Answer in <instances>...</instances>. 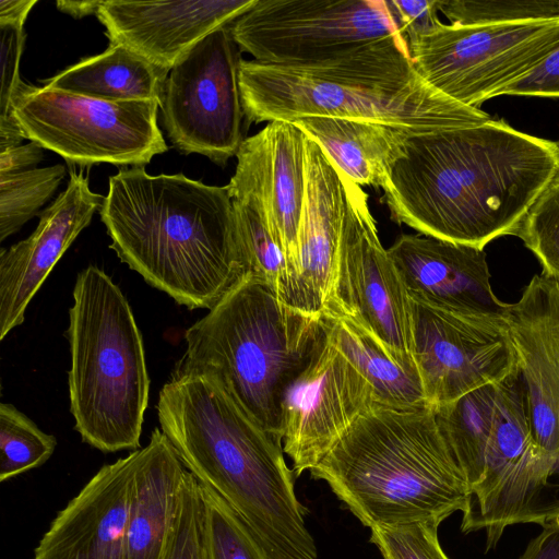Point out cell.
Segmentation results:
<instances>
[{
	"instance_id": "7402d4cb",
	"label": "cell",
	"mask_w": 559,
	"mask_h": 559,
	"mask_svg": "<svg viewBox=\"0 0 559 559\" xmlns=\"http://www.w3.org/2000/svg\"><path fill=\"white\" fill-rule=\"evenodd\" d=\"M306 141V133L294 122L276 120L246 138L237 152L259 180L270 219L290 264L292 283L305 200Z\"/></svg>"
},
{
	"instance_id": "5b68a950",
	"label": "cell",
	"mask_w": 559,
	"mask_h": 559,
	"mask_svg": "<svg viewBox=\"0 0 559 559\" xmlns=\"http://www.w3.org/2000/svg\"><path fill=\"white\" fill-rule=\"evenodd\" d=\"M367 527L440 525L469 488L429 406L376 405L310 471Z\"/></svg>"
},
{
	"instance_id": "ffe728a7",
	"label": "cell",
	"mask_w": 559,
	"mask_h": 559,
	"mask_svg": "<svg viewBox=\"0 0 559 559\" xmlns=\"http://www.w3.org/2000/svg\"><path fill=\"white\" fill-rule=\"evenodd\" d=\"M257 0L103 1L96 16L110 43L171 70L202 38L249 11Z\"/></svg>"
},
{
	"instance_id": "3957f363",
	"label": "cell",
	"mask_w": 559,
	"mask_h": 559,
	"mask_svg": "<svg viewBox=\"0 0 559 559\" xmlns=\"http://www.w3.org/2000/svg\"><path fill=\"white\" fill-rule=\"evenodd\" d=\"M157 415L186 468L226 501L266 559H318L280 439L201 374L173 372Z\"/></svg>"
},
{
	"instance_id": "603a6c76",
	"label": "cell",
	"mask_w": 559,
	"mask_h": 559,
	"mask_svg": "<svg viewBox=\"0 0 559 559\" xmlns=\"http://www.w3.org/2000/svg\"><path fill=\"white\" fill-rule=\"evenodd\" d=\"M187 468L160 429L139 449L127 527L128 559H162Z\"/></svg>"
},
{
	"instance_id": "4fadbf2b",
	"label": "cell",
	"mask_w": 559,
	"mask_h": 559,
	"mask_svg": "<svg viewBox=\"0 0 559 559\" xmlns=\"http://www.w3.org/2000/svg\"><path fill=\"white\" fill-rule=\"evenodd\" d=\"M554 455L532 436L525 390L515 372L497 385V401L481 480L469 489L462 513L464 534L484 530L485 551L495 549L508 526L520 524L545 485Z\"/></svg>"
},
{
	"instance_id": "ab89813d",
	"label": "cell",
	"mask_w": 559,
	"mask_h": 559,
	"mask_svg": "<svg viewBox=\"0 0 559 559\" xmlns=\"http://www.w3.org/2000/svg\"><path fill=\"white\" fill-rule=\"evenodd\" d=\"M44 151L36 142L19 145L0 152V175L16 174L33 169L44 159Z\"/></svg>"
},
{
	"instance_id": "30bf717a",
	"label": "cell",
	"mask_w": 559,
	"mask_h": 559,
	"mask_svg": "<svg viewBox=\"0 0 559 559\" xmlns=\"http://www.w3.org/2000/svg\"><path fill=\"white\" fill-rule=\"evenodd\" d=\"M230 29L241 51L272 66L319 64L378 41H406L385 0H257Z\"/></svg>"
},
{
	"instance_id": "277c9868",
	"label": "cell",
	"mask_w": 559,
	"mask_h": 559,
	"mask_svg": "<svg viewBox=\"0 0 559 559\" xmlns=\"http://www.w3.org/2000/svg\"><path fill=\"white\" fill-rule=\"evenodd\" d=\"M239 88L247 121L305 117L365 120L415 134L471 128L491 117L429 85L408 45L386 39L312 66H272L241 60Z\"/></svg>"
},
{
	"instance_id": "5bb4252c",
	"label": "cell",
	"mask_w": 559,
	"mask_h": 559,
	"mask_svg": "<svg viewBox=\"0 0 559 559\" xmlns=\"http://www.w3.org/2000/svg\"><path fill=\"white\" fill-rule=\"evenodd\" d=\"M413 356L430 408L519 371L507 322L464 316L411 299Z\"/></svg>"
},
{
	"instance_id": "7a4b0ae2",
	"label": "cell",
	"mask_w": 559,
	"mask_h": 559,
	"mask_svg": "<svg viewBox=\"0 0 559 559\" xmlns=\"http://www.w3.org/2000/svg\"><path fill=\"white\" fill-rule=\"evenodd\" d=\"M99 213L118 258L189 309H213L247 277L228 185L120 169Z\"/></svg>"
},
{
	"instance_id": "f35d334b",
	"label": "cell",
	"mask_w": 559,
	"mask_h": 559,
	"mask_svg": "<svg viewBox=\"0 0 559 559\" xmlns=\"http://www.w3.org/2000/svg\"><path fill=\"white\" fill-rule=\"evenodd\" d=\"M559 518V451L554 456L546 484L531 506L524 523L544 524Z\"/></svg>"
},
{
	"instance_id": "b9f144b4",
	"label": "cell",
	"mask_w": 559,
	"mask_h": 559,
	"mask_svg": "<svg viewBox=\"0 0 559 559\" xmlns=\"http://www.w3.org/2000/svg\"><path fill=\"white\" fill-rule=\"evenodd\" d=\"M37 0H0V25L24 27L29 11Z\"/></svg>"
},
{
	"instance_id": "d6a6232c",
	"label": "cell",
	"mask_w": 559,
	"mask_h": 559,
	"mask_svg": "<svg viewBox=\"0 0 559 559\" xmlns=\"http://www.w3.org/2000/svg\"><path fill=\"white\" fill-rule=\"evenodd\" d=\"M206 502L201 483L187 471L162 559H206Z\"/></svg>"
},
{
	"instance_id": "9c48e42d",
	"label": "cell",
	"mask_w": 559,
	"mask_h": 559,
	"mask_svg": "<svg viewBox=\"0 0 559 559\" xmlns=\"http://www.w3.org/2000/svg\"><path fill=\"white\" fill-rule=\"evenodd\" d=\"M559 48V19L520 23H440L408 44L421 78L473 108L534 71Z\"/></svg>"
},
{
	"instance_id": "7c38bea8",
	"label": "cell",
	"mask_w": 559,
	"mask_h": 559,
	"mask_svg": "<svg viewBox=\"0 0 559 559\" xmlns=\"http://www.w3.org/2000/svg\"><path fill=\"white\" fill-rule=\"evenodd\" d=\"M240 51L230 24L224 25L169 71L160 108L167 136L180 152L204 155L219 166L236 156L245 140Z\"/></svg>"
},
{
	"instance_id": "f1b7e54d",
	"label": "cell",
	"mask_w": 559,
	"mask_h": 559,
	"mask_svg": "<svg viewBox=\"0 0 559 559\" xmlns=\"http://www.w3.org/2000/svg\"><path fill=\"white\" fill-rule=\"evenodd\" d=\"M64 176L66 167L61 164L0 175V241L37 214Z\"/></svg>"
},
{
	"instance_id": "7bdbcfd3",
	"label": "cell",
	"mask_w": 559,
	"mask_h": 559,
	"mask_svg": "<svg viewBox=\"0 0 559 559\" xmlns=\"http://www.w3.org/2000/svg\"><path fill=\"white\" fill-rule=\"evenodd\" d=\"M102 3V0H58L56 2V7L59 11L67 13L74 19H82L88 15H96Z\"/></svg>"
},
{
	"instance_id": "d4e9b609",
	"label": "cell",
	"mask_w": 559,
	"mask_h": 559,
	"mask_svg": "<svg viewBox=\"0 0 559 559\" xmlns=\"http://www.w3.org/2000/svg\"><path fill=\"white\" fill-rule=\"evenodd\" d=\"M168 74L169 70L127 46L110 43L104 52L67 68L45 86L106 102L154 99L162 104Z\"/></svg>"
},
{
	"instance_id": "52a82bcc",
	"label": "cell",
	"mask_w": 559,
	"mask_h": 559,
	"mask_svg": "<svg viewBox=\"0 0 559 559\" xmlns=\"http://www.w3.org/2000/svg\"><path fill=\"white\" fill-rule=\"evenodd\" d=\"M67 336L74 429L105 453L140 449L150 396L142 335L121 289L97 266L76 276Z\"/></svg>"
},
{
	"instance_id": "6da1fadb",
	"label": "cell",
	"mask_w": 559,
	"mask_h": 559,
	"mask_svg": "<svg viewBox=\"0 0 559 559\" xmlns=\"http://www.w3.org/2000/svg\"><path fill=\"white\" fill-rule=\"evenodd\" d=\"M559 170V141L504 119L411 134L382 186L391 218L424 236L484 249L514 236Z\"/></svg>"
},
{
	"instance_id": "cb8c5ba5",
	"label": "cell",
	"mask_w": 559,
	"mask_h": 559,
	"mask_svg": "<svg viewBox=\"0 0 559 559\" xmlns=\"http://www.w3.org/2000/svg\"><path fill=\"white\" fill-rule=\"evenodd\" d=\"M294 122L350 181L382 188L412 134L379 122L305 117Z\"/></svg>"
},
{
	"instance_id": "f546056e",
	"label": "cell",
	"mask_w": 559,
	"mask_h": 559,
	"mask_svg": "<svg viewBox=\"0 0 559 559\" xmlns=\"http://www.w3.org/2000/svg\"><path fill=\"white\" fill-rule=\"evenodd\" d=\"M56 445L52 435L40 430L12 404H0V481L45 464Z\"/></svg>"
},
{
	"instance_id": "836d02e7",
	"label": "cell",
	"mask_w": 559,
	"mask_h": 559,
	"mask_svg": "<svg viewBox=\"0 0 559 559\" xmlns=\"http://www.w3.org/2000/svg\"><path fill=\"white\" fill-rule=\"evenodd\" d=\"M206 502V559H266L235 511L213 489L201 484Z\"/></svg>"
},
{
	"instance_id": "e0dca14e",
	"label": "cell",
	"mask_w": 559,
	"mask_h": 559,
	"mask_svg": "<svg viewBox=\"0 0 559 559\" xmlns=\"http://www.w3.org/2000/svg\"><path fill=\"white\" fill-rule=\"evenodd\" d=\"M506 322L533 439L555 456L559 451V284L534 275L520 299L510 304Z\"/></svg>"
},
{
	"instance_id": "d590c367",
	"label": "cell",
	"mask_w": 559,
	"mask_h": 559,
	"mask_svg": "<svg viewBox=\"0 0 559 559\" xmlns=\"http://www.w3.org/2000/svg\"><path fill=\"white\" fill-rule=\"evenodd\" d=\"M436 523L371 528L370 542L383 559H450L443 551Z\"/></svg>"
},
{
	"instance_id": "8d00e7d4",
	"label": "cell",
	"mask_w": 559,
	"mask_h": 559,
	"mask_svg": "<svg viewBox=\"0 0 559 559\" xmlns=\"http://www.w3.org/2000/svg\"><path fill=\"white\" fill-rule=\"evenodd\" d=\"M385 1L407 45L441 23L438 17V0Z\"/></svg>"
},
{
	"instance_id": "83f0119b",
	"label": "cell",
	"mask_w": 559,
	"mask_h": 559,
	"mask_svg": "<svg viewBox=\"0 0 559 559\" xmlns=\"http://www.w3.org/2000/svg\"><path fill=\"white\" fill-rule=\"evenodd\" d=\"M497 384L476 389L433 409L448 448L465 476L468 488L483 478L485 456L493 421Z\"/></svg>"
},
{
	"instance_id": "484cf974",
	"label": "cell",
	"mask_w": 559,
	"mask_h": 559,
	"mask_svg": "<svg viewBox=\"0 0 559 559\" xmlns=\"http://www.w3.org/2000/svg\"><path fill=\"white\" fill-rule=\"evenodd\" d=\"M237 165L228 183L247 276L271 285L287 305L292 269L274 230L259 180L247 159L236 154Z\"/></svg>"
},
{
	"instance_id": "ba28073f",
	"label": "cell",
	"mask_w": 559,
	"mask_h": 559,
	"mask_svg": "<svg viewBox=\"0 0 559 559\" xmlns=\"http://www.w3.org/2000/svg\"><path fill=\"white\" fill-rule=\"evenodd\" d=\"M154 99L106 102L22 83L13 116L24 139L69 164L144 166L168 150Z\"/></svg>"
},
{
	"instance_id": "4316f807",
	"label": "cell",
	"mask_w": 559,
	"mask_h": 559,
	"mask_svg": "<svg viewBox=\"0 0 559 559\" xmlns=\"http://www.w3.org/2000/svg\"><path fill=\"white\" fill-rule=\"evenodd\" d=\"M323 316L331 342L371 385L378 405L395 408L427 406L416 361L396 359L346 317Z\"/></svg>"
},
{
	"instance_id": "2e32d148",
	"label": "cell",
	"mask_w": 559,
	"mask_h": 559,
	"mask_svg": "<svg viewBox=\"0 0 559 559\" xmlns=\"http://www.w3.org/2000/svg\"><path fill=\"white\" fill-rule=\"evenodd\" d=\"M388 251L412 300L506 321L510 304L502 302L491 288L484 249L424 235H402Z\"/></svg>"
},
{
	"instance_id": "9a60e30c",
	"label": "cell",
	"mask_w": 559,
	"mask_h": 559,
	"mask_svg": "<svg viewBox=\"0 0 559 559\" xmlns=\"http://www.w3.org/2000/svg\"><path fill=\"white\" fill-rule=\"evenodd\" d=\"M376 405L371 385L325 332L313 358L282 399L283 450L295 475L316 467Z\"/></svg>"
},
{
	"instance_id": "44dd1931",
	"label": "cell",
	"mask_w": 559,
	"mask_h": 559,
	"mask_svg": "<svg viewBox=\"0 0 559 559\" xmlns=\"http://www.w3.org/2000/svg\"><path fill=\"white\" fill-rule=\"evenodd\" d=\"M344 209L343 174L307 136L305 200L288 306L323 314L336 267Z\"/></svg>"
},
{
	"instance_id": "8992f818",
	"label": "cell",
	"mask_w": 559,
	"mask_h": 559,
	"mask_svg": "<svg viewBox=\"0 0 559 559\" xmlns=\"http://www.w3.org/2000/svg\"><path fill=\"white\" fill-rule=\"evenodd\" d=\"M324 316L286 305L247 276L185 332L174 372L204 376L283 442L282 399L325 337Z\"/></svg>"
},
{
	"instance_id": "8fae6325",
	"label": "cell",
	"mask_w": 559,
	"mask_h": 559,
	"mask_svg": "<svg viewBox=\"0 0 559 559\" xmlns=\"http://www.w3.org/2000/svg\"><path fill=\"white\" fill-rule=\"evenodd\" d=\"M344 179L337 261L323 314L350 319L396 359L415 361L411 298L380 241L367 193L346 176Z\"/></svg>"
},
{
	"instance_id": "1f68e13d",
	"label": "cell",
	"mask_w": 559,
	"mask_h": 559,
	"mask_svg": "<svg viewBox=\"0 0 559 559\" xmlns=\"http://www.w3.org/2000/svg\"><path fill=\"white\" fill-rule=\"evenodd\" d=\"M451 24L520 23L559 19V0H438Z\"/></svg>"
},
{
	"instance_id": "d6986e66",
	"label": "cell",
	"mask_w": 559,
	"mask_h": 559,
	"mask_svg": "<svg viewBox=\"0 0 559 559\" xmlns=\"http://www.w3.org/2000/svg\"><path fill=\"white\" fill-rule=\"evenodd\" d=\"M139 449L102 466L60 510L33 559H128L127 527Z\"/></svg>"
},
{
	"instance_id": "74e56055",
	"label": "cell",
	"mask_w": 559,
	"mask_h": 559,
	"mask_svg": "<svg viewBox=\"0 0 559 559\" xmlns=\"http://www.w3.org/2000/svg\"><path fill=\"white\" fill-rule=\"evenodd\" d=\"M501 95L559 98V48L530 74L504 88Z\"/></svg>"
},
{
	"instance_id": "60d3db41",
	"label": "cell",
	"mask_w": 559,
	"mask_h": 559,
	"mask_svg": "<svg viewBox=\"0 0 559 559\" xmlns=\"http://www.w3.org/2000/svg\"><path fill=\"white\" fill-rule=\"evenodd\" d=\"M519 559H559V518L542 524L540 533L530 540Z\"/></svg>"
},
{
	"instance_id": "e575fe53",
	"label": "cell",
	"mask_w": 559,
	"mask_h": 559,
	"mask_svg": "<svg viewBox=\"0 0 559 559\" xmlns=\"http://www.w3.org/2000/svg\"><path fill=\"white\" fill-rule=\"evenodd\" d=\"M1 33V93H0V152L21 145L24 140L13 116V99L22 85L20 59L26 34L24 27L0 25Z\"/></svg>"
},
{
	"instance_id": "ac0fdd59",
	"label": "cell",
	"mask_w": 559,
	"mask_h": 559,
	"mask_svg": "<svg viewBox=\"0 0 559 559\" xmlns=\"http://www.w3.org/2000/svg\"><path fill=\"white\" fill-rule=\"evenodd\" d=\"M104 197L71 170L66 190L39 214L36 229L0 251V338L23 323L25 311L56 263L100 211Z\"/></svg>"
},
{
	"instance_id": "4dcf8cb0",
	"label": "cell",
	"mask_w": 559,
	"mask_h": 559,
	"mask_svg": "<svg viewBox=\"0 0 559 559\" xmlns=\"http://www.w3.org/2000/svg\"><path fill=\"white\" fill-rule=\"evenodd\" d=\"M514 236L535 254L542 274L559 284V170L530 207Z\"/></svg>"
}]
</instances>
